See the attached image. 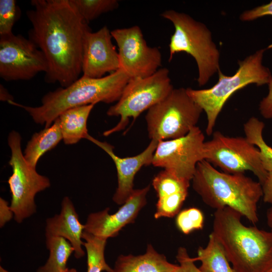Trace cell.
Instances as JSON below:
<instances>
[{"instance_id": "obj_32", "label": "cell", "mask_w": 272, "mask_h": 272, "mask_svg": "<svg viewBox=\"0 0 272 272\" xmlns=\"http://www.w3.org/2000/svg\"><path fill=\"white\" fill-rule=\"evenodd\" d=\"M14 217V213L8 201L0 198V227H3Z\"/></svg>"}, {"instance_id": "obj_18", "label": "cell", "mask_w": 272, "mask_h": 272, "mask_svg": "<svg viewBox=\"0 0 272 272\" xmlns=\"http://www.w3.org/2000/svg\"><path fill=\"white\" fill-rule=\"evenodd\" d=\"M84 228L72 201L65 196L60 213L46 221L45 237H60L66 239L74 248L75 257L79 259L85 254L82 239Z\"/></svg>"}, {"instance_id": "obj_17", "label": "cell", "mask_w": 272, "mask_h": 272, "mask_svg": "<svg viewBox=\"0 0 272 272\" xmlns=\"http://www.w3.org/2000/svg\"><path fill=\"white\" fill-rule=\"evenodd\" d=\"M152 185L158 197L154 217L172 218L177 215L187 196L190 182L164 169L154 177Z\"/></svg>"}, {"instance_id": "obj_10", "label": "cell", "mask_w": 272, "mask_h": 272, "mask_svg": "<svg viewBox=\"0 0 272 272\" xmlns=\"http://www.w3.org/2000/svg\"><path fill=\"white\" fill-rule=\"evenodd\" d=\"M204 144L205 160L230 174L252 172L261 184L267 172L263 168L258 149L244 137L225 135L213 132Z\"/></svg>"}, {"instance_id": "obj_24", "label": "cell", "mask_w": 272, "mask_h": 272, "mask_svg": "<svg viewBox=\"0 0 272 272\" xmlns=\"http://www.w3.org/2000/svg\"><path fill=\"white\" fill-rule=\"evenodd\" d=\"M264 123L255 117L250 118L243 126L245 138L259 150L260 158L264 169L272 171V148L263 137Z\"/></svg>"}, {"instance_id": "obj_20", "label": "cell", "mask_w": 272, "mask_h": 272, "mask_svg": "<svg viewBox=\"0 0 272 272\" xmlns=\"http://www.w3.org/2000/svg\"><path fill=\"white\" fill-rule=\"evenodd\" d=\"M94 106L92 104L71 108L57 118L65 144H75L81 139L86 138L89 134L87 120Z\"/></svg>"}, {"instance_id": "obj_23", "label": "cell", "mask_w": 272, "mask_h": 272, "mask_svg": "<svg viewBox=\"0 0 272 272\" xmlns=\"http://www.w3.org/2000/svg\"><path fill=\"white\" fill-rule=\"evenodd\" d=\"M46 247L49 251L45 263L37 272H65L68 269L67 262L74 253V248L65 239L60 237L46 238Z\"/></svg>"}, {"instance_id": "obj_33", "label": "cell", "mask_w": 272, "mask_h": 272, "mask_svg": "<svg viewBox=\"0 0 272 272\" xmlns=\"http://www.w3.org/2000/svg\"><path fill=\"white\" fill-rule=\"evenodd\" d=\"M261 184L264 202L272 205V171L267 172L264 180Z\"/></svg>"}, {"instance_id": "obj_36", "label": "cell", "mask_w": 272, "mask_h": 272, "mask_svg": "<svg viewBox=\"0 0 272 272\" xmlns=\"http://www.w3.org/2000/svg\"><path fill=\"white\" fill-rule=\"evenodd\" d=\"M0 272H10L4 267H3L2 266H0Z\"/></svg>"}, {"instance_id": "obj_16", "label": "cell", "mask_w": 272, "mask_h": 272, "mask_svg": "<svg viewBox=\"0 0 272 272\" xmlns=\"http://www.w3.org/2000/svg\"><path fill=\"white\" fill-rule=\"evenodd\" d=\"M86 139L103 149L113 161L117 170L118 186L113 200L118 205H123L134 190L133 180L137 173L143 166L152 164L158 141L151 140L148 147L136 156L121 158L115 155L114 147L109 143L99 141L89 134Z\"/></svg>"}, {"instance_id": "obj_5", "label": "cell", "mask_w": 272, "mask_h": 272, "mask_svg": "<svg viewBox=\"0 0 272 272\" xmlns=\"http://www.w3.org/2000/svg\"><path fill=\"white\" fill-rule=\"evenodd\" d=\"M271 48L270 44L239 61L238 69L233 76H226L220 70L218 72V82L210 88L200 90L186 88L188 95L206 113V132L208 135L213 134L220 113L233 93L249 84L260 86L268 85L272 79L271 73L263 64L262 60L264 52Z\"/></svg>"}, {"instance_id": "obj_4", "label": "cell", "mask_w": 272, "mask_h": 272, "mask_svg": "<svg viewBox=\"0 0 272 272\" xmlns=\"http://www.w3.org/2000/svg\"><path fill=\"white\" fill-rule=\"evenodd\" d=\"M192 187L202 201L218 210L231 208L252 224L258 222L257 205L262 186L244 173L221 172L205 160L199 162L191 180Z\"/></svg>"}, {"instance_id": "obj_26", "label": "cell", "mask_w": 272, "mask_h": 272, "mask_svg": "<svg viewBox=\"0 0 272 272\" xmlns=\"http://www.w3.org/2000/svg\"><path fill=\"white\" fill-rule=\"evenodd\" d=\"M83 19L88 24L100 15L119 7L117 0H70Z\"/></svg>"}, {"instance_id": "obj_35", "label": "cell", "mask_w": 272, "mask_h": 272, "mask_svg": "<svg viewBox=\"0 0 272 272\" xmlns=\"http://www.w3.org/2000/svg\"><path fill=\"white\" fill-rule=\"evenodd\" d=\"M65 272H79L78 271L76 268H68L67 270H66Z\"/></svg>"}, {"instance_id": "obj_19", "label": "cell", "mask_w": 272, "mask_h": 272, "mask_svg": "<svg viewBox=\"0 0 272 272\" xmlns=\"http://www.w3.org/2000/svg\"><path fill=\"white\" fill-rule=\"evenodd\" d=\"M177 266L149 244L143 254L120 255L109 272H174Z\"/></svg>"}, {"instance_id": "obj_14", "label": "cell", "mask_w": 272, "mask_h": 272, "mask_svg": "<svg viewBox=\"0 0 272 272\" xmlns=\"http://www.w3.org/2000/svg\"><path fill=\"white\" fill-rule=\"evenodd\" d=\"M111 31L106 26L97 31H88L83 48V76L100 78L119 69L118 51L112 42Z\"/></svg>"}, {"instance_id": "obj_3", "label": "cell", "mask_w": 272, "mask_h": 272, "mask_svg": "<svg viewBox=\"0 0 272 272\" xmlns=\"http://www.w3.org/2000/svg\"><path fill=\"white\" fill-rule=\"evenodd\" d=\"M130 78L122 70L100 78L82 76L67 87H60L48 92L37 107L25 106L9 100V104L24 109L37 124L51 125L64 111L71 108L117 101Z\"/></svg>"}, {"instance_id": "obj_22", "label": "cell", "mask_w": 272, "mask_h": 272, "mask_svg": "<svg viewBox=\"0 0 272 272\" xmlns=\"http://www.w3.org/2000/svg\"><path fill=\"white\" fill-rule=\"evenodd\" d=\"M195 261H200L203 272H236L228 259L223 248L212 232L205 247H199Z\"/></svg>"}, {"instance_id": "obj_15", "label": "cell", "mask_w": 272, "mask_h": 272, "mask_svg": "<svg viewBox=\"0 0 272 272\" xmlns=\"http://www.w3.org/2000/svg\"><path fill=\"white\" fill-rule=\"evenodd\" d=\"M150 185L133 191L114 214L109 209L90 213L84 224V231L98 238L108 239L116 236L126 225L134 222L138 214L147 203L146 195Z\"/></svg>"}, {"instance_id": "obj_30", "label": "cell", "mask_w": 272, "mask_h": 272, "mask_svg": "<svg viewBox=\"0 0 272 272\" xmlns=\"http://www.w3.org/2000/svg\"><path fill=\"white\" fill-rule=\"evenodd\" d=\"M266 16H272V1L245 11L240 15L239 18L242 21H251Z\"/></svg>"}, {"instance_id": "obj_6", "label": "cell", "mask_w": 272, "mask_h": 272, "mask_svg": "<svg viewBox=\"0 0 272 272\" xmlns=\"http://www.w3.org/2000/svg\"><path fill=\"white\" fill-rule=\"evenodd\" d=\"M160 16L172 23L175 28L169 45V60L178 52L190 54L197 64L198 85H206L220 70V52L212 40L211 31L204 24L185 13L169 10Z\"/></svg>"}, {"instance_id": "obj_12", "label": "cell", "mask_w": 272, "mask_h": 272, "mask_svg": "<svg viewBox=\"0 0 272 272\" xmlns=\"http://www.w3.org/2000/svg\"><path fill=\"white\" fill-rule=\"evenodd\" d=\"M47 70L45 55L29 38L13 33L0 35V77L3 79L29 80Z\"/></svg>"}, {"instance_id": "obj_1", "label": "cell", "mask_w": 272, "mask_h": 272, "mask_svg": "<svg viewBox=\"0 0 272 272\" xmlns=\"http://www.w3.org/2000/svg\"><path fill=\"white\" fill-rule=\"evenodd\" d=\"M26 15L31 40L45 55V82L65 88L82 73L84 39L90 30L70 0H31Z\"/></svg>"}, {"instance_id": "obj_7", "label": "cell", "mask_w": 272, "mask_h": 272, "mask_svg": "<svg viewBox=\"0 0 272 272\" xmlns=\"http://www.w3.org/2000/svg\"><path fill=\"white\" fill-rule=\"evenodd\" d=\"M203 111L188 95L186 88L173 89L146 115L151 140L165 141L186 135L196 126Z\"/></svg>"}, {"instance_id": "obj_11", "label": "cell", "mask_w": 272, "mask_h": 272, "mask_svg": "<svg viewBox=\"0 0 272 272\" xmlns=\"http://www.w3.org/2000/svg\"><path fill=\"white\" fill-rule=\"evenodd\" d=\"M205 142L204 134L197 126L182 137L159 141L152 164L190 182L197 164L205 160Z\"/></svg>"}, {"instance_id": "obj_29", "label": "cell", "mask_w": 272, "mask_h": 272, "mask_svg": "<svg viewBox=\"0 0 272 272\" xmlns=\"http://www.w3.org/2000/svg\"><path fill=\"white\" fill-rule=\"evenodd\" d=\"M176 257L179 265L174 272H203L195 265L194 257L189 256L184 247L179 248Z\"/></svg>"}, {"instance_id": "obj_9", "label": "cell", "mask_w": 272, "mask_h": 272, "mask_svg": "<svg viewBox=\"0 0 272 272\" xmlns=\"http://www.w3.org/2000/svg\"><path fill=\"white\" fill-rule=\"evenodd\" d=\"M8 142L11 151L9 163L13 172L8 180L11 194L10 207L15 221L21 223L36 213L35 196L48 188L50 182L26 160L21 150V137L19 132L12 131Z\"/></svg>"}, {"instance_id": "obj_34", "label": "cell", "mask_w": 272, "mask_h": 272, "mask_svg": "<svg viewBox=\"0 0 272 272\" xmlns=\"http://www.w3.org/2000/svg\"><path fill=\"white\" fill-rule=\"evenodd\" d=\"M266 221L270 231L272 233V207L269 208L266 212Z\"/></svg>"}, {"instance_id": "obj_25", "label": "cell", "mask_w": 272, "mask_h": 272, "mask_svg": "<svg viewBox=\"0 0 272 272\" xmlns=\"http://www.w3.org/2000/svg\"><path fill=\"white\" fill-rule=\"evenodd\" d=\"M83 246L87 254V272H109L111 267L106 262L104 255L107 239L94 236L84 231Z\"/></svg>"}, {"instance_id": "obj_27", "label": "cell", "mask_w": 272, "mask_h": 272, "mask_svg": "<svg viewBox=\"0 0 272 272\" xmlns=\"http://www.w3.org/2000/svg\"><path fill=\"white\" fill-rule=\"evenodd\" d=\"M203 224V214L199 209L196 208L184 209L180 211L176 216V226L184 234L202 229Z\"/></svg>"}, {"instance_id": "obj_28", "label": "cell", "mask_w": 272, "mask_h": 272, "mask_svg": "<svg viewBox=\"0 0 272 272\" xmlns=\"http://www.w3.org/2000/svg\"><path fill=\"white\" fill-rule=\"evenodd\" d=\"M16 3L15 0L0 1V35L13 33V27L20 14Z\"/></svg>"}, {"instance_id": "obj_21", "label": "cell", "mask_w": 272, "mask_h": 272, "mask_svg": "<svg viewBox=\"0 0 272 272\" xmlns=\"http://www.w3.org/2000/svg\"><path fill=\"white\" fill-rule=\"evenodd\" d=\"M62 139L59 122L56 118L51 126L32 135L24 150L26 160L36 168L39 159L45 153L55 148Z\"/></svg>"}, {"instance_id": "obj_31", "label": "cell", "mask_w": 272, "mask_h": 272, "mask_svg": "<svg viewBox=\"0 0 272 272\" xmlns=\"http://www.w3.org/2000/svg\"><path fill=\"white\" fill-rule=\"evenodd\" d=\"M267 85L268 93L260 102L259 110L263 118L269 119H272V79Z\"/></svg>"}, {"instance_id": "obj_2", "label": "cell", "mask_w": 272, "mask_h": 272, "mask_svg": "<svg viewBox=\"0 0 272 272\" xmlns=\"http://www.w3.org/2000/svg\"><path fill=\"white\" fill-rule=\"evenodd\" d=\"M228 208L216 210L212 233L236 272H272V233L246 226Z\"/></svg>"}, {"instance_id": "obj_8", "label": "cell", "mask_w": 272, "mask_h": 272, "mask_svg": "<svg viewBox=\"0 0 272 272\" xmlns=\"http://www.w3.org/2000/svg\"><path fill=\"white\" fill-rule=\"evenodd\" d=\"M173 89L169 71L165 67L147 77L130 79L119 99L107 111L108 116H120V120L103 135L107 137L123 130L130 118L135 121L142 112L165 98Z\"/></svg>"}, {"instance_id": "obj_13", "label": "cell", "mask_w": 272, "mask_h": 272, "mask_svg": "<svg viewBox=\"0 0 272 272\" xmlns=\"http://www.w3.org/2000/svg\"><path fill=\"white\" fill-rule=\"evenodd\" d=\"M111 34L118 46L119 69L130 79L147 77L159 69L161 53L158 48L147 44L140 27L115 29Z\"/></svg>"}]
</instances>
